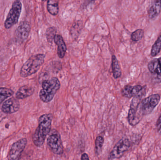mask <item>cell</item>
<instances>
[{
  "label": "cell",
  "mask_w": 161,
  "mask_h": 160,
  "mask_svg": "<svg viewBox=\"0 0 161 160\" xmlns=\"http://www.w3.org/2000/svg\"><path fill=\"white\" fill-rule=\"evenodd\" d=\"M35 89L28 85H23L19 88L16 93L15 97L18 100H23L30 97L34 94Z\"/></svg>",
  "instance_id": "cell-15"
},
{
  "label": "cell",
  "mask_w": 161,
  "mask_h": 160,
  "mask_svg": "<svg viewBox=\"0 0 161 160\" xmlns=\"http://www.w3.org/2000/svg\"><path fill=\"white\" fill-rule=\"evenodd\" d=\"M157 128L158 133L161 134V114L157 121Z\"/></svg>",
  "instance_id": "cell-25"
},
{
  "label": "cell",
  "mask_w": 161,
  "mask_h": 160,
  "mask_svg": "<svg viewBox=\"0 0 161 160\" xmlns=\"http://www.w3.org/2000/svg\"><path fill=\"white\" fill-rule=\"evenodd\" d=\"M19 108V100L16 97H11L4 101L2 106V111L4 113L10 114L18 111Z\"/></svg>",
  "instance_id": "cell-12"
},
{
  "label": "cell",
  "mask_w": 161,
  "mask_h": 160,
  "mask_svg": "<svg viewBox=\"0 0 161 160\" xmlns=\"http://www.w3.org/2000/svg\"><path fill=\"white\" fill-rule=\"evenodd\" d=\"M54 41L57 45V54L60 58H64L67 51V46L62 36L56 34L54 37Z\"/></svg>",
  "instance_id": "cell-14"
},
{
  "label": "cell",
  "mask_w": 161,
  "mask_h": 160,
  "mask_svg": "<svg viewBox=\"0 0 161 160\" xmlns=\"http://www.w3.org/2000/svg\"><path fill=\"white\" fill-rule=\"evenodd\" d=\"M148 69L153 75L154 80L158 83L161 82V57L153 59L148 63Z\"/></svg>",
  "instance_id": "cell-11"
},
{
  "label": "cell",
  "mask_w": 161,
  "mask_h": 160,
  "mask_svg": "<svg viewBox=\"0 0 161 160\" xmlns=\"http://www.w3.org/2000/svg\"><path fill=\"white\" fill-rule=\"evenodd\" d=\"M92 1H95V0H92Z\"/></svg>",
  "instance_id": "cell-29"
},
{
  "label": "cell",
  "mask_w": 161,
  "mask_h": 160,
  "mask_svg": "<svg viewBox=\"0 0 161 160\" xmlns=\"http://www.w3.org/2000/svg\"><path fill=\"white\" fill-rule=\"evenodd\" d=\"M0 93L3 94L8 98L14 95V92L11 89L5 87H0Z\"/></svg>",
  "instance_id": "cell-24"
},
{
  "label": "cell",
  "mask_w": 161,
  "mask_h": 160,
  "mask_svg": "<svg viewBox=\"0 0 161 160\" xmlns=\"http://www.w3.org/2000/svg\"><path fill=\"white\" fill-rule=\"evenodd\" d=\"M161 97L158 94H154L141 100L138 106L141 116L150 114L160 101Z\"/></svg>",
  "instance_id": "cell-5"
},
{
  "label": "cell",
  "mask_w": 161,
  "mask_h": 160,
  "mask_svg": "<svg viewBox=\"0 0 161 160\" xmlns=\"http://www.w3.org/2000/svg\"></svg>",
  "instance_id": "cell-30"
},
{
  "label": "cell",
  "mask_w": 161,
  "mask_h": 160,
  "mask_svg": "<svg viewBox=\"0 0 161 160\" xmlns=\"http://www.w3.org/2000/svg\"><path fill=\"white\" fill-rule=\"evenodd\" d=\"M131 144L127 138L121 139L114 146L109 155L108 160L117 159L122 157L130 149Z\"/></svg>",
  "instance_id": "cell-8"
},
{
  "label": "cell",
  "mask_w": 161,
  "mask_h": 160,
  "mask_svg": "<svg viewBox=\"0 0 161 160\" xmlns=\"http://www.w3.org/2000/svg\"><path fill=\"white\" fill-rule=\"evenodd\" d=\"M161 50V35L158 38L156 42L152 47L151 50V56L154 57L157 56Z\"/></svg>",
  "instance_id": "cell-21"
},
{
  "label": "cell",
  "mask_w": 161,
  "mask_h": 160,
  "mask_svg": "<svg viewBox=\"0 0 161 160\" xmlns=\"http://www.w3.org/2000/svg\"><path fill=\"white\" fill-rule=\"evenodd\" d=\"M45 55L37 54L30 57L23 65L20 71V75L22 78H26L36 73L44 63Z\"/></svg>",
  "instance_id": "cell-3"
},
{
  "label": "cell",
  "mask_w": 161,
  "mask_h": 160,
  "mask_svg": "<svg viewBox=\"0 0 161 160\" xmlns=\"http://www.w3.org/2000/svg\"><path fill=\"white\" fill-rule=\"evenodd\" d=\"M47 8L51 15L53 16L57 15L59 11L58 0H48Z\"/></svg>",
  "instance_id": "cell-18"
},
{
  "label": "cell",
  "mask_w": 161,
  "mask_h": 160,
  "mask_svg": "<svg viewBox=\"0 0 161 160\" xmlns=\"http://www.w3.org/2000/svg\"><path fill=\"white\" fill-rule=\"evenodd\" d=\"M144 32L142 29H138L131 34V39L133 41H139L143 37Z\"/></svg>",
  "instance_id": "cell-23"
},
{
  "label": "cell",
  "mask_w": 161,
  "mask_h": 160,
  "mask_svg": "<svg viewBox=\"0 0 161 160\" xmlns=\"http://www.w3.org/2000/svg\"><path fill=\"white\" fill-rule=\"evenodd\" d=\"M111 67L114 78L115 79L120 78L122 75V70L119 61L114 55L112 56Z\"/></svg>",
  "instance_id": "cell-17"
},
{
  "label": "cell",
  "mask_w": 161,
  "mask_h": 160,
  "mask_svg": "<svg viewBox=\"0 0 161 160\" xmlns=\"http://www.w3.org/2000/svg\"><path fill=\"white\" fill-rule=\"evenodd\" d=\"M53 119L52 114L42 115L39 118L38 126L32 137L34 144L37 147L44 144L46 137L51 132Z\"/></svg>",
  "instance_id": "cell-1"
},
{
  "label": "cell",
  "mask_w": 161,
  "mask_h": 160,
  "mask_svg": "<svg viewBox=\"0 0 161 160\" xmlns=\"http://www.w3.org/2000/svg\"><path fill=\"white\" fill-rule=\"evenodd\" d=\"M144 94H145L144 88L139 95L133 97L130 103L128 115V121L130 125L132 126H135L138 125L142 118V116H141L139 113L138 106L144 95Z\"/></svg>",
  "instance_id": "cell-4"
},
{
  "label": "cell",
  "mask_w": 161,
  "mask_h": 160,
  "mask_svg": "<svg viewBox=\"0 0 161 160\" xmlns=\"http://www.w3.org/2000/svg\"><path fill=\"white\" fill-rule=\"evenodd\" d=\"M83 27V22L82 21L78 20L75 23L70 30V34L73 38L76 39L80 34V31Z\"/></svg>",
  "instance_id": "cell-19"
},
{
  "label": "cell",
  "mask_w": 161,
  "mask_h": 160,
  "mask_svg": "<svg viewBox=\"0 0 161 160\" xmlns=\"http://www.w3.org/2000/svg\"><path fill=\"white\" fill-rule=\"evenodd\" d=\"M22 11V3L19 0L13 2L4 23L6 29H10L19 22Z\"/></svg>",
  "instance_id": "cell-7"
},
{
  "label": "cell",
  "mask_w": 161,
  "mask_h": 160,
  "mask_svg": "<svg viewBox=\"0 0 161 160\" xmlns=\"http://www.w3.org/2000/svg\"><path fill=\"white\" fill-rule=\"evenodd\" d=\"M27 140L23 138L14 143L11 146L9 153V159L10 160H16L20 158L24 150L26 144Z\"/></svg>",
  "instance_id": "cell-9"
},
{
  "label": "cell",
  "mask_w": 161,
  "mask_h": 160,
  "mask_svg": "<svg viewBox=\"0 0 161 160\" xmlns=\"http://www.w3.org/2000/svg\"><path fill=\"white\" fill-rule=\"evenodd\" d=\"M144 87L141 85L132 86L126 85L122 89L121 93L122 95L127 98H131L139 95L143 89Z\"/></svg>",
  "instance_id": "cell-13"
},
{
  "label": "cell",
  "mask_w": 161,
  "mask_h": 160,
  "mask_svg": "<svg viewBox=\"0 0 161 160\" xmlns=\"http://www.w3.org/2000/svg\"><path fill=\"white\" fill-rule=\"evenodd\" d=\"M7 98H8V97L4 95L3 94L0 93V104H2V103H3L4 101H5V100L7 99Z\"/></svg>",
  "instance_id": "cell-26"
},
{
  "label": "cell",
  "mask_w": 161,
  "mask_h": 160,
  "mask_svg": "<svg viewBox=\"0 0 161 160\" xmlns=\"http://www.w3.org/2000/svg\"><path fill=\"white\" fill-rule=\"evenodd\" d=\"M57 30L54 27H50L46 30V37L49 43H52L54 40V37L56 34Z\"/></svg>",
  "instance_id": "cell-22"
},
{
  "label": "cell",
  "mask_w": 161,
  "mask_h": 160,
  "mask_svg": "<svg viewBox=\"0 0 161 160\" xmlns=\"http://www.w3.org/2000/svg\"><path fill=\"white\" fill-rule=\"evenodd\" d=\"M30 26L29 23L26 21L20 23L15 32V37L17 42L22 43L24 42L29 35Z\"/></svg>",
  "instance_id": "cell-10"
},
{
  "label": "cell",
  "mask_w": 161,
  "mask_h": 160,
  "mask_svg": "<svg viewBox=\"0 0 161 160\" xmlns=\"http://www.w3.org/2000/svg\"><path fill=\"white\" fill-rule=\"evenodd\" d=\"M104 142V140L103 137L98 136L97 137L95 142V153L97 156H98L101 153Z\"/></svg>",
  "instance_id": "cell-20"
},
{
  "label": "cell",
  "mask_w": 161,
  "mask_h": 160,
  "mask_svg": "<svg viewBox=\"0 0 161 160\" xmlns=\"http://www.w3.org/2000/svg\"><path fill=\"white\" fill-rule=\"evenodd\" d=\"M42 1H43V2H45V1H46V0H42Z\"/></svg>",
  "instance_id": "cell-28"
},
{
  "label": "cell",
  "mask_w": 161,
  "mask_h": 160,
  "mask_svg": "<svg viewBox=\"0 0 161 160\" xmlns=\"http://www.w3.org/2000/svg\"><path fill=\"white\" fill-rule=\"evenodd\" d=\"M161 10V0H154L150 4L148 10L149 18L151 19H155L158 16Z\"/></svg>",
  "instance_id": "cell-16"
},
{
  "label": "cell",
  "mask_w": 161,
  "mask_h": 160,
  "mask_svg": "<svg viewBox=\"0 0 161 160\" xmlns=\"http://www.w3.org/2000/svg\"><path fill=\"white\" fill-rule=\"evenodd\" d=\"M80 159L81 160H89L90 159H89L88 155H87V154H86V153H84V154H83L81 155V158H80Z\"/></svg>",
  "instance_id": "cell-27"
},
{
  "label": "cell",
  "mask_w": 161,
  "mask_h": 160,
  "mask_svg": "<svg viewBox=\"0 0 161 160\" xmlns=\"http://www.w3.org/2000/svg\"><path fill=\"white\" fill-rule=\"evenodd\" d=\"M48 147L53 154L62 155L64 152V147L59 132L55 129L51 131L47 139Z\"/></svg>",
  "instance_id": "cell-6"
},
{
  "label": "cell",
  "mask_w": 161,
  "mask_h": 160,
  "mask_svg": "<svg viewBox=\"0 0 161 160\" xmlns=\"http://www.w3.org/2000/svg\"><path fill=\"white\" fill-rule=\"evenodd\" d=\"M60 82L56 77L44 80L42 84V89L39 93L41 100L44 103L51 102L60 87Z\"/></svg>",
  "instance_id": "cell-2"
}]
</instances>
